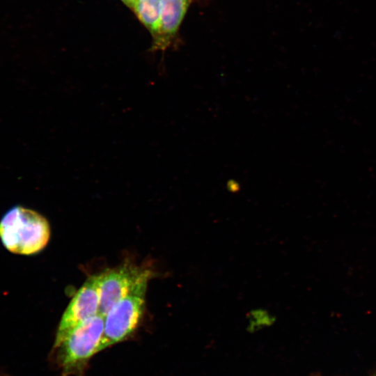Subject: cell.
Returning a JSON list of instances; mask_svg holds the SVG:
<instances>
[{
    "label": "cell",
    "instance_id": "8992f818",
    "mask_svg": "<svg viewBox=\"0 0 376 376\" xmlns=\"http://www.w3.org/2000/svg\"><path fill=\"white\" fill-rule=\"evenodd\" d=\"M193 1L162 0L159 28L153 38L155 49H164L169 46Z\"/></svg>",
    "mask_w": 376,
    "mask_h": 376
},
{
    "label": "cell",
    "instance_id": "277c9868",
    "mask_svg": "<svg viewBox=\"0 0 376 376\" xmlns=\"http://www.w3.org/2000/svg\"><path fill=\"white\" fill-rule=\"evenodd\" d=\"M148 268L126 263L99 274L100 310L104 316L119 300L127 296L137 285L150 279Z\"/></svg>",
    "mask_w": 376,
    "mask_h": 376
},
{
    "label": "cell",
    "instance_id": "7a4b0ae2",
    "mask_svg": "<svg viewBox=\"0 0 376 376\" xmlns=\"http://www.w3.org/2000/svg\"><path fill=\"white\" fill-rule=\"evenodd\" d=\"M104 327V316L99 313L75 327L55 348L63 375L80 370L100 352Z\"/></svg>",
    "mask_w": 376,
    "mask_h": 376
},
{
    "label": "cell",
    "instance_id": "6da1fadb",
    "mask_svg": "<svg viewBox=\"0 0 376 376\" xmlns=\"http://www.w3.org/2000/svg\"><path fill=\"white\" fill-rule=\"evenodd\" d=\"M50 227L47 220L38 212L15 206L0 220V239L10 252L19 255H33L47 244Z\"/></svg>",
    "mask_w": 376,
    "mask_h": 376
},
{
    "label": "cell",
    "instance_id": "52a82bcc",
    "mask_svg": "<svg viewBox=\"0 0 376 376\" xmlns=\"http://www.w3.org/2000/svg\"><path fill=\"white\" fill-rule=\"evenodd\" d=\"M162 0H137L132 10L155 38L160 22Z\"/></svg>",
    "mask_w": 376,
    "mask_h": 376
},
{
    "label": "cell",
    "instance_id": "5b68a950",
    "mask_svg": "<svg viewBox=\"0 0 376 376\" xmlns=\"http://www.w3.org/2000/svg\"><path fill=\"white\" fill-rule=\"evenodd\" d=\"M99 274L89 277L74 295L61 318L54 348L75 327L99 314Z\"/></svg>",
    "mask_w": 376,
    "mask_h": 376
},
{
    "label": "cell",
    "instance_id": "3957f363",
    "mask_svg": "<svg viewBox=\"0 0 376 376\" xmlns=\"http://www.w3.org/2000/svg\"><path fill=\"white\" fill-rule=\"evenodd\" d=\"M148 281H141L104 315L100 351L125 340L136 329L144 312Z\"/></svg>",
    "mask_w": 376,
    "mask_h": 376
},
{
    "label": "cell",
    "instance_id": "ba28073f",
    "mask_svg": "<svg viewBox=\"0 0 376 376\" xmlns=\"http://www.w3.org/2000/svg\"><path fill=\"white\" fill-rule=\"evenodd\" d=\"M122 1L130 8H133L137 0H122Z\"/></svg>",
    "mask_w": 376,
    "mask_h": 376
}]
</instances>
